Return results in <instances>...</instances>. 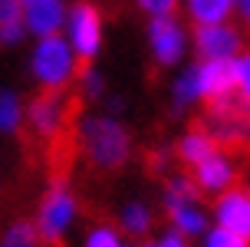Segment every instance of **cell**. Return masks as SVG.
<instances>
[{
	"label": "cell",
	"mask_w": 250,
	"mask_h": 247,
	"mask_svg": "<svg viewBox=\"0 0 250 247\" xmlns=\"http://www.w3.org/2000/svg\"><path fill=\"white\" fill-rule=\"evenodd\" d=\"M151 247H188V237L181 231H175V227H168V231H162V237Z\"/></svg>",
	"instance_id": "d4e9b609"
},
{
	"label": "cell",
	"mask_w": 250,
	"mask_h": 247,
	"mask_svg": "<svg viewBox=\"0 0 250 247\" xmlns=\"http://www.w3.org/2000/svg\"><path fill=\"white\" fill-rule=\"evenodd\" d=\"M23 30H26L23 17H20V20H10V23H3V26H0V43H3V46L20 43V40H23Z\"/></svg>",
	"instance_id": "603a6c76"
},
{
	"label": "cell",
	"mask_w": 250,
	"mask_h": 247,
	"mask_svg": "<svg viewBox=\"0 0 250 247\" xmlns=\"http://www.w3.org/2000/svg\"><path fill=\"white\" fill-rule=\"evenodd\" d=\"M234 92L250 102V49H240L234 56Z\"/></svg>",
	"instance_id": "d6986e66"
},
{
	"label": "cell",
	"mask_w": 250,
	"mask_h": 247,
	"mask_svg": "<svg viewBox=\"0 0 250 247\" xmlns=\"http://www.w3.org/2000/svg\"><path fill=\"white\" fill-rule=\"evenodd\" d=\"M244 49V37L234 23H208L194 26V53L198 60H234Z\"/></svg>",
	"instance_id": "ba28073f"
},
{
	"label": "cell",
	"mask_w": 250,
	"mask_h": 247,
	"mask_svg": "<svg viewBox=\"0 0 250 247\" xmlns=\"http://www.w3.org/2000/svg\"><path fill=\"white\" fill-rule=\"evenodd\" d=\"M237 10H240V17H244L247 26H250V0H237Z\"/></svg>",
	"instance_id": "4316f807"
},
{
	"label": "cell",
	"mask_w": 250,
	"mask_h": 247,
	"mask_svg": "<svg viewBox=\"0 0 250 247\" xmlns=\"http://www.w3.org/2000/svg\"><path fill=\"white\" fill-rule=\"evenodd\" d=\"M204 247H250L244 237H237L234 231H227V227H214V231H208V241H204Z\"/></svg>",
	"instance_id": "7402d4cb"
},
{
	"label": "cell",
	"mask_w": 250,
	"mask_h": 247,
	"mask_svg": "<svg viewBox=\"0 0 250 247\" xmlns=\"http://www.w3.org/2000/svg\"><path fill=\"white\" fill-rule=\"evenodd\" d=\"M76 69H79V60L69 40L60 33L43 37L30 56V73L40 83V89H69L76 83Z\"/></svg>",
	"instance_id": "277c9868"
},
{
	"label": "cell",
	"mask_w": 250,
	"mask_h": 247,
	"mask_svg": "<svg viewBox=\"0 0 250 247\" xmlns=\"http://www.w3.org/2000/svg\"><path fill=\"white\" fill-rule=\"evenodd\" d=\"M20 20V0H0V26Z\"/></svg>",
	"instance_id": "484cf974"
},
{
	"label": "cell",
	"mask_w": 250,
	"mask_h": 247,
	"mask_svg": "<svg viewBox=\"0 0 250 247\" xmlns=\"http://www.w3.org/2000/svg\"><path fill=\"white\" fill-rule=\"evenodd\" d=\"M145 161H148V175H165L168 168H171V161H175V148L155 145L148 155H145Z\"/></svg>",
	"instance_id": "44dd1931"
},
{
	"label": "cell",
	"mask_w": 250,
	"mask_h": 247,
	"mask_svg": "<svg viewBox=\"0 0 250 247\" xmlns=\"http://www.w3.org/2000/svg\"><path fill=\"white\" fill-rule=\"evenodd\" d=\"M86 247H122V234H119V227L99 224L86 234Z\"/></svg>",
	"instance_id": "ffe728a7"
},
{
	"label": "cell",
	"mask_w": 250,
	"mask_h": 247,
	"mask_svg": "<svg viewBox=\"0 0 250 247\" xmlns=\"http://www.w3.org/2000/svg\"><path fill=\"white\" fill-rule=\"evenodd\" d=\"M76 211H79V201L73 195V185L69 178H46V191L40 198L37 208V234L46 247H60L69 224L76 221Z\"/></svg>",
	"instance_id": "3957f363"
},
{
	"label": "cell",
	"mask_w": 250,
	"mask_h": 247,
	"mask_svg": "<svg viewBox=\"0 0 250 247\" xmlns=\"http://www.w3.org/2000/svg\"><path fill=\"white\" fill-rule=\"evenodd\" d=\"M79 152L96 172L115 175L135 158V138L115 115H83Z\"/></svg>",
	"instance_id": "6da1fadb"
},
{
	"label": "cell",
	"mask_w": 250,
	"mask_h": 247,
	"mask_svg": "<svg viewBox=\"0 0 250 247\" xmlns=\"http://www.w3.org/2000/svg\"><path fill=\"white\" fill-rule=\"evenodd\" d=\"M214 152H217V142H214V138L208 135L198 122H194L185 135L175 142V161H181L188 172H191L198 161H204L208 155H214Z\"/></svg>",
	"instance_id": "7c38bea8"
},
{
	"label": "cell",
	"mask_w": 250,
	"mask_h": 247,
	"mask_svg": "<svg viewBox=\"0 0 250 247\" xmlns=\"http://www.w3.org/2000/svg\"><path fill=\"white\" fill-rule=\"evenodd\" d=\"M214 218H217L221 227L234 231L237 237H244L250 244V188L234 185L227 191H221L217 201H214Z\"/></svg>",
	"instance_id": "9c48e42d"
},
{
	"label": "cell",
	"mask_w": 250,
	"mask_h": 247,
	"mask_svg": "<svg viewBox=\"0 0 250 247\" xmlns=\"http://www.w3.org/2000/svg\"><path fill=\"white\" fill-rule=\"evenodd\" d=\"M138 7L151 17H168V13H175V3L178 0H135Z\"/></svg>",
	"instance_id": "cb8c5ba5"
},
{
	"label": "cell",
	"mask_w": 250,
	"mask_h": 247,
	"mask_svg": "<svg viewBox=\"0 0 250 247\" xmlns=\"http://www.w3.org/2000/svg\"><path fill=\"white\" fill-rule=\"evenodd\" d=\"M237 0H188V20L194 26H208V23H224L234 13Z\"/></svg>",
	"instance_id": "9a60e30c"
},
{
	"label": "cell",
	"mask_w": 250,
	"mask_h": 247,
	"mask_svg": "<svg viewBox=\"0 0 250 247\" xmlns=\"http://www.w3.org/2000/svg\"><path fill=\"white\" fill-rule=\"evenodd\" d=\"M20 17L26 30H33L37 37H50V33H60L66 7L62 0H20Z\"/></svg>",
	"instance_id": "30bf717a"
},
{
	"label": "cell",
	"mask_w": 250,
	"mask_h": 247,
	"mask_svg": "<svg viewBox=\"0 0 250 247\" xmlns=\"http://www.w3.org/2000/svg\"><path fill=\"white\" fill-rule=\"evenodd\" d=\"M66 26H69V46H73L79 63H92L102 49V33H105V20H102L99 3L92 0H76L73 10L66 13Z\"/></svg>",
	"instance_id": "5b68a950"
},
{
	"label": "cell",
	"mask_w": 250,
	"mask_h": 247,
	"mask_svg": "<svg viewBox=\"0 0 250 247\" xmlns=\"http://www.w3.org/2000/svg\"><path fill=\"white\" fill-rule=\"evenodd\" d=\"M148 46H151V56H155V63H158L162 69L181 63L185 46H188V33H185V26L175 20V13H168V17H151Z\"/></svg>",
	"instance_id": "52a82bcc"
},
{
	"label": "cell",
	"mask_w": 250,
	"mask_h": 247,
	"mask_svg": "<svg viewBox=\"0 0 250 247\" xmlns=\"http://www.w3.org/2000/svg\"><path fill=\"white\" fill-rule=\"evenodd\" d=\"M122 247H145V244H122Z\"/></svg>",
	"instance_id": "83f0119b"
},
{
	"label": "cell",
	"mask_w": 250,
	"mask_h": 247,
	"mask_svg": "<svg viewBox=\"0 0 250 247\" xmlns=\"http://www.w3.org/2000/svg\"><path fill=\"white\" fill-rule=\"evenodd\" d=\"M194 99L198 96V66H188L185 73L175 79V86H171V106L175 112H185L188 106H194Z\"/></svg>",
	"instance_id": "e0dca14e"
},
{
	"label": "cell",
	"mask_w": 250,
	"mask_h": 247,
	"mask_svg": "<svg viewBox=\"0 0 250 247\" xmlns=\"http://www.w3.org/2000/svg\"><path fill=\"white\" fill-rule=\"evenodd\" d=\"M151 227H155V211L145 201H128V204H122V211H119V231H125L128 237L142 241Z\"/></svg>",
	"instance_id": "5bb4252c"
},
{
	"label": "cell",
	"mask_w": 250,
	"mask_h": 247,
	"mask_svg": "<svg viewBox=\"0 0 250 247\" xmlns=\"http://www.w3.org/2000/svg\"><path fill=\"white\" fill-rule=\"evenodd\" d=\"M198 125L217 142L221 152L240 161L250 158V102L240 99L237 92H227L221 99L204 102Z\"/></svg>",
	"instance_id": "7a4b0ae2"
},
{
	"label": "cell",
	"mask_w": 250,
	"mask_h": 247,
	"mask_svg": "<svg viewBox=\"0 0 250 247\" xmlns=\"http://www.w3.org/2000/svg\"><path fill=\"white\" fill-rule=\"evenodd\" d=\"M20 125H23V102H20V96L10 92V89H0V132L17 135Z\"/></svg>",
	"instance_id": "2e32d148"
},
{
	"label": "cell",
	"mask_w": 250,
	"mask_h": 247,
	"mask_svg": "<svg viewBox=\"0 0 250 247\" xmlns=\"http://www.w3.org/2000/svg\"><path fill=\"white\" fill-rule=\"evenodd\" d=\"M165 214L175 231H181L185 237H198L208 231V214L198 201H165Z\"/></svg>",
	"instance_id": "4fadbf2b"
},
{
	"label": "cell",
	"mask_w": 250,
	"mask_h": 247,
	"mask_svg": "<svg viewBox=\"0 0 250 247\" xmlns=\"http://www.w3.org/2000/svg\"><path fill=\"white\" fill-rule=\"evenodd\" d=\"M37 244H40V234L33 221H13L0 237V247H37Z\"/></svg>",
	"instance_id": "ac0fdd59"
},
{
	"label": "cell",
	"mask_w": 250,
	"mask_h": 247,
	"mask_svg": "<svg viewBox=\"0 0 250 247\" xmlns=\"http://www.w3.org/2000/svg\"><path fill=\"white\" fill-rule=\"evenodd\" d=\"M240 165L244 161L234 158V155H227V152H214V155H208L204 161H198L194 168H191V178H194V185H198V191L204 198H214V195H221V191H227V188H234L237 185V178H240Z\"/></svg>",
	"instance_id": "8992f818"
},
{
	"label": "cell",
	"mask_w": 250,
	"mask_h": 247,
	"mask_svg": "<svg viewBox=\"0 0 250 247\" xmlns=\"http://www.w3.org/2000/svg\"><path fill=\"white\" fill-rule=\"evenodd\" d=\"M234 92V63L230 60H204L198 66V96L204 102Z\"/></svg>",
	"instance_id": "8fae6325"
}]
</instances>
